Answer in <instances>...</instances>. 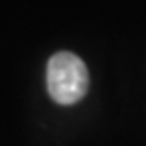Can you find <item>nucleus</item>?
<instances>
[{
	"mask_svg": "<svg viewBox=\"0 0 146 146\" xmlns=\"http://www.w3.org/2000/svg\"><path fill=\"white\" fill-rule=\"evenodd\" d=\"M89 87L85 63L69 51L55 53L47 63V89L53 102L61 106L77 104Z\"/></svg>",
	"mask_w": 146,
	"mask_h": 146,
	"instance_id": "obj_1",
	"label": "nucleus"
}]
</instances>
